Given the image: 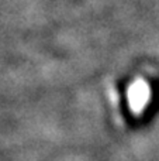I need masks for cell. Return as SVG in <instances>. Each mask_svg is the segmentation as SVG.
I'll use <instances>...</instances> for the list:
<instances>
[{
    "label": "cell",
    "mask_w": 159,
    "mask_h": 161,
    "mask_svg": "<svg viewBox=\"0 0 159 161\" xmlns=\"http://www.w3.org/2000/svg\"><path fill=\"white\" fill-rule=\"evenodd\" d=\"M109 97H110V102H111V109L114 112L115 117L118 119V122L124 123L123 106H121V100H120V89L117 88L115 83H111L109 86Z\"/></svg>",
    "instance_id": "cell-2"
},
{
    "label": "cell",
    "mask_w": 159,
    "mask_h": 161,
    "mask_svg": "<svg viewBox=\"0 0 159 161\" xmlns=\"http://www.w3.org/2000/svg\"><path fill=\"white\" fill-rule=\"evenodd\" d=\"M130 105L134 109V112L140 113L145 106L148 105V100L151 97V88L145 79H137L130 86Z\"/></svg>",
    "instance_id": "cell-1"
}]
</instances>
